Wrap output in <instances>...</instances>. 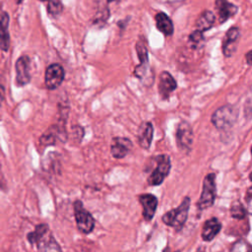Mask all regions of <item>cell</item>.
I'll list each match as a JSON object with an SVG mask.
<instances>
[{"instance_id":"cell-1","label":"cell","mask_w":252,"mask_h":252,"mask_svg":"<svg viewBox=\"0 0 252 252\" xmlns=\"http://www.w3.org/2000/svg\"><path fill=\"white\" fill-rule=\"evenodd\" d=\"M27 237L32 244H36L38 252H62L48 225L45 223L36 225L34 230L30 232Z\"/></svg>"},{"instance_id":"cell-2","label":"cell","mask_w":252,"mask_h":252,"mask_svg":"<svg viewBox=\"0 0 252 252\" xmlns=\"http://www.w3.org/2000/svg\"><path fill=\"white\" fill-rule=\"evenodd\" d=\"M190 203H191L190 198L185 197L183 199L182 203L177 208L166 212L162 216V218H161L162 221L166 225L171 226V227L175 228L176 230H180L183 227V225L187 220Z\"/></svg>"},{"instance_id":"cell-3","label":"cell","mask_w":252,"mask_h":252,"mask_svg":"<svg viewBox=\"0 0 252 252\" xmlns=\"http://www.w3.org/2000/svg\"><path fill=\"white\" fill-rule=\"evenodd\" d=\"M238 110L231 104L223 105L218 108L212 115V123L219 130H227L231 128L237 120Z\"/></svg>"},{"instance_id":"cell-4","label":"cell","mask_w":252,"mask_h":252,"mask_svg":"<svg viewBox=\"0 0 252 252\" xmlns=\"http://www.w3.org/2000/svg\"><path fill=\"white\" fill-rule=\"evenodd\" d=\"M216 174L210 173L204 178L202 193L197 203V207L200 211L207 210L214 205L216 199Z\"/></svg>"},{"instance_id":"cell-5","label":"cell","mask_w":252,"mask_h":252,"mask_svg":"<svg viewBox=\"0 0 252 252\" xmlns=\"http://www.w3.org/2000/svg\"><path fill=\"white\" fill-rule=\"evenodd\" d=\"M156 159L157 166L148 178V183L151 186L160 185L163 182L164 178L168 175L171 167L170 158L167 155H159L157 157Z\"/></svg>"},{"instance_id":"cell-6","label":"cell","mask_w":252,"mask_h":252,"mask_svg":"<svg viewBox=\"0 0 252 252\" xmlns=\"http://www.w3.org/2000/svg\"><path fill=\"white\" fill-rule=\"evenodd\" d=\"M74 213L78 229L83 233H90L94 227V219L91 213L84 208L80 200L74 203Z\"/></svg>"},{"instance_id":"cell-7","label":"cell","mask_w":252,"mask_h":252,"mask_svg":"<svg viewBox=\"0 0 252 252\" xmlns=\"http://www.w3.org/2000/svg\"><path fill=\"white\" fill-rule=\"evenodd\" d=\"M176 144L180 152L189 153L193 142V131L190 124L186 121H181L176 129Z\"/></svg>"},{"instance_id":"cell-8","label":"cell","mask_w":252,"mask_h":252,"mask_svg":"<svg viewBox=\"0 0 252 252\" xmlns=\"http://www.w3.org/2000/svg\"><path fill=\"white\" fill-rule=\"evenodd\" d=\"M16 83L19 87H24L31 82V59L28 55L19 57L15 64Z\"/></svg>"},{"instance_id":"cell-9","label":"cell","mask_w":252,"mask_h":252,"mask_svg":"<svg viewBox=\"0 0 252 252\" xmlns=\"http://www.w3.org/2000/svg\"><path fill=\"white\" fill-rule=\"evenodd\" d=\"M64 80V69L58 63L50 64L45 70L44 83L48 90L57 89Z\"/></svg>"},{"instance_id":"cell-10","label":"cell","mask_w":252,"mask_h":252,"mask_svg":"<svg viewBox=\"0 0 252 252\" xmlns=\"http://www.w3.org/2000/svg\"><path fill=\"white\" fill-rule=\"evenodd\" d=\"M240 37V30L238 27H231L225 32L222 40V53L225 57H231L237 50Z\"/></svg>"},{"instance_id":"cell-11","label":"cell","mask_w":252,"mask_h":252,"mask_svg":"<svg viewBox=\"0 0 252 252\" xmlns=\"http://www.w3.org/2000/svg\"><path fill=\"white\" fill-rule=\"evenodd\" d=\"M177 83L175 79L167 71L161 72L158 83V93L162 99H167L171 93L175 91Z\"/></svg>"},{"instance_id":"cell-12","label":"cell","mask_w":252,"mask_h":252,"mask_svg":"<svg viewBox=\"0 0 252 252\" xmlns=\"http://www.w3.org/2000/svg\"><path fill=\"white\" fill-rule=\"evenodd\" d=\"M132 149V142L128 138L114 137L111 141L110 151L115 158H123Z\"/></svg>"},{"instance_id":"cell-13","label":"cell","mask_w":252,"mask_h":252,"mask_svg":"<svg viewBox=\"0 0 252 252\" xmlns=\"http://www.w3.org/2000/svg\"><path fill=\"white\" fill-rule=\"evenodd\" d=\"M216 11L219 16V23L223 24L237 13V6L227 0H216Z\"/></svg>"},{"instance_id":"cell-14","label":"cell","mask_w":252,"mask_h":252,"mask_svg":"<svg viewBox=\"0 0 252 252\" xmlns=\"http://www.w3.org/2000/svg\"><path fill=\"white\" fill-rule=\"evenodd\" d=\"M140 204L143 207V217L147 221L152 220L155 216L157 207H158V199L155 195L152 194H143L139 196Z\"/></svg>"},{"instance_id":"cell-15","label":"cell","mask_w":252,"mask_h":252,"mask_svg":"<svg viewBox=\"0 0 252 252\" xmlns=\"http://www.w3.org/2000/svg\"><path fill=\"white\" fill-rule=\"evenodd\" d=\"M9 22V14L4 10H0V48L3 51H8L10 47Z\"/></svg>"},{"instance_id":"cell-16","label":"cell","mask_w":252,"mask_h":252,"mask_svg":"<svg viewBox=\"0 0 252 252\" xmlns=\"http://www.w3.org/2000/svg\"><path fill=\"white\" fill-rule=\"evenodd\" d=\"M134 75L146 87H152L155 82V74L150 66V63H140L134 70Z\"/></svg>"},{"instance_id":"cell-17","label":"cell","mask_w":252,"mask_h":252,"mask_svg":"<svg viewBox=\"0 0 252 252\" xmlns=\"http://www.w3.org/2000/svg\"><path fill=\"white\" fill-rule=\"evenodd\" d=\"M154 135L153 124L149 121L143 122L138 130V143L141 148L148 150L151 147Z\"/></svg>"},{"instance_id":"cell-18","label":"cell","mask_w":252,"mask_h":252,"mask_svg":"<svg viewBox=\"0 0 252 252\" xmlns=\"http://www.w3.org/2000/svg\"><path fill=\"white\" fill-rule=\"evenodd\" d=\"M221 229V223L217 218H212L204 222L201 236L205 241L213 240Z\"/></svg>"},{"instance_id":"cell-19","label":"cell","mask_w":252,"mask_h":252,"mask_svg":"<svg viewBox=\"0 0 252 252\" xmlns=\"http://www.w3.org/2000/svg\"><path fill=\"white\" fill-rule=\"evenodd\" d=\"M157 29L165 36H169L173 33L174 27L171 19L163 12H158L155 16Z\"/></svg>"},{"instance_id":"cell-20","label":"cell","mask_w":252,"mask_h":252,"mask_svg":"<svg viewBox=\"0 0 252 252\" xmlns=\"http://www.w3.org/2000/svg\"><path fill=\"white\" fill-rule=\"evenodd\" d=\"M215 21H216V16L214 15V13L212 11L205 10L199 15L198 19L196 20V28L198 31L202 32H206L214 26Z\"/></svg>"},{"instance_id":"cell-21","label":"cell","mask_w":252,"mask_h":252,"mask_svg":"<svg viewBox=\"0 0 252 252\" xmlns=\"http://www.w3.org/2000/svg\"><path fill=\"white\" fill-rule=\"evenodd\" d=\"M205 43V38L203 35V32L196 30L193 32H191L188 36V44L191 49L197 50L201 48Z\"/></svg>"},{"instance_id":"cell-22","label":"cell","mask_w":252,"mask_h":252,"mask_svg":"<svg viewBox=\"0 0 252 252\" xmlns=\"http://www.w3.org/2000/svg\"><path fill=\"white\" fill-rule=\"evenodd\" d=\"M46 10H47V13L49 16L57 17L62 13L63 5L60 2V0H49V1H47Z\"/></svg>"},{"instance_id":"cell-23","label":"cell","mask_w":252,"mask_h":252,"mask_svg":"<svg viewBox=\"0 0 252 252\" xmlns=\"http://www.w3.org/2000/svg\"><path fill=\"white\" fill-rule=\"evenodd\" d=\"M136 51L138 58L140 60V63H147L149 62V54H148V49L145 44V41L140 39L136 43Z\"/></svg>"},{"instance_id":"cell-24","label":"cell","mask_w":252,"mask_h":252,"mask_svg":"<svg viewBox=\"0 0 252 252\" xmlns=\"http://www.w3.org/2000/svg\"><path fill=\"white\" fill-rule=\"evenodd\" d=\"M230 214H231L232 218L237 219V220H242L246 216V211H245V208L243 207V205L240 202L236 201L231 206Z\"/></svg>"},{"instance_id":"cell-25","label":"cell","mask_w":252,"mask_h":252,"mask_svg":"<svg viewBox=\"0 0 252 252\" xmlns=\"http://www.w3.org/2000/svg\"><path fill=\"white\" fill-rule=\"evenodd\" d=\"M230 252H251V245L246 240L240 239L233 243Z\"/></svg>"},{"instance_id":"cell-26","label":"cell","mask_w":252,"mask_h":252,"mask_svg":"<svg viewBox=\"0 0 252 252\" xmlns=\"http://www.w3.org/2000/svg\"><path fill=\"white\" fill-rule=\"evenodd\" d=\"M56 133L57 131L52 132V131H47L46 133H44L41 137H40V143L43 146H49V145H53L56 141Z\"/></svg>"},{"instance_id":"cell-27","label":"cell","mask_w":252,"mask_h":252,"mask_svg":"<svg viewBox=\"0 0 252 252\" xmlns=\"http://www.w3.org/2000/svg\"><path fill=\"white\" fill-rule=\"evenodd\" d=\"M4 98H5V89L2 85H0V105L4 101Z\"/></svg>"},{"instance_id":"cell-28","label":"cell","mask_w":252,"mask_h":252,"mask_svg":"<svg viewBox=\"0 0 252 252\" xmlns=\"http://www.w3.org/2000/svg\"><path fill=\"white\" fill-rule=\"evenodd\" d=\"M251 50H249L248 52H247V54H246V61H247V64L248 65H251Z\"/></svg>"},{"instance_id":"cell-29","label":"cell","mask_w":252,"mask_h":252,"mask_svg":"<svg viewBox=\"0 0 252 252\" xmlns=\"http://www.w3.org/2000/svg\"><path fill=\"white\" fill-rule=\"evenodd\" d=\"M16 2H17L18 4H20V3H22V2H23V0H16Z\"/></svg>"},{"instance_id":"cell-30","label":"cell","mask_w":252,"mask_h":252,"mask_svg":"<svg viewBox=\"0 0 252 252\" xmlns=\"http://www.w3.org/2000/svg\"><path fill=\"white\" fill-rule=\"evenodd\" d=\"M39 1H41V2H44V1H49V0H39Z\"/></svg>"},{"instance_id":"cell-31","label":"cell","mask_w":252,"mask_h":252,"mask_svg":"<svg viewBox=\"0 0 252 252\" xmlns=\"http://www.w3.org/2000/svg\"><path fill=\"white\" fill-rule=\"evenodd\" d=\"M112 1H114V0H108V2H112Z\"/></svg>"},{"instance_id":"cell-32","label":"cell","mask_w":252,"mask_h":252,"mask_svg":"<svg viewBox=\"0 0 252 252\" xmlns=\"http://www.w3.org/2000/svg\"><path fill=\"white\" fill-rule=\"evenodd\" d=\"M164 252H165V251H164Z\"/></svg>"}]
</instances>
